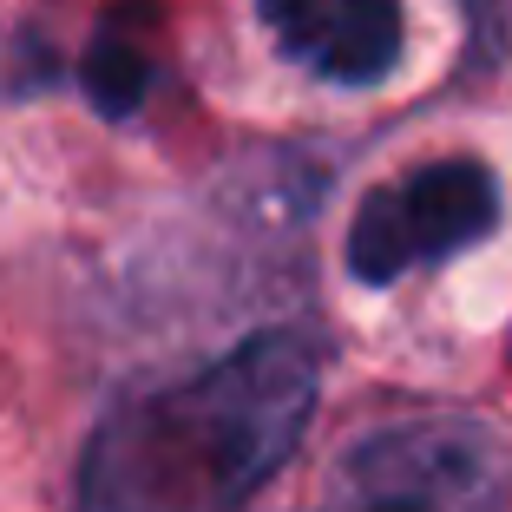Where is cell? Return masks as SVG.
<instances>
[{
    "label": "cell",
    "instance_id": "obj_1",
    "mask_svg": "<svg viewBox=\"0 0 512 512\" xmlns=\"http://www.w3.org/2000/svg\"><path fill=\"white\" fill-rule=\"evenodd\" d=\"M316 394L322 355L296 329L125 394L79 453L73 512H243L302 447Z\"/></svg>",
    "mask_w": 512,
    "mask_h": 512
},
{
    "label": "cell",
    "instance_id": "obj_2",
    "mask_svg": "<svg viewBox=\"0 0 512 512\" xmlns=\"http://www.w3.org/2000/svg\"><path fill=\"white\" fill-rule=\"evenodd\" d=\"M309 512H512V447L467 414L375 427L329 467Z\"/></svg>",
    "mask_w": 512,
    "mask_h": 512
},
{
    "label": "cell",
    "instance_id": "obj_3",
    "mask_svg": "<svg viewBox=\"0 0 512 512\" xmlns=\"http://www.w3.org/2000/svg\"><path fill=\"white\" fill-rule=\"evenodd\" d=\"M499 224V184L473 158H440V165L407 171L401 184H381L355 211L348 230V270L362 283H394V276L440 263L493 237Z\"/></svg>",
    "mask_w": 512,
    "mask_h": 512
},
{
    "label": "cell",
    "instance_id": "obj_4",
    "mask_svg": "<svg viewBox=\"0 0 512 512\" xmlns=\"http://www.w3.org/2000/svg\"><path fill=\"white\" fill-rule=\"evenodd\" d=\"M283 60L329 86H381L401 60V0H256Z\"/></svg>",
    "mask_w": 512,
    "mask_h": 512
},
{
    "label": "cell",
    "instance_id": "obj_5",
    "mask_svg": "<svg viewBox=\"0 0 512 512\" xmlns=\"http://www.w3.org/2000/svg\"><path fill=\"white\" fill-rule=\"evenodd\" d=\"M79 79H86V99L106 112V119H132V112L145 106V92H151V60H145V46L125 40V20L99 27V40H92Z\"/></svg>",
    "mask_w": 512,
    "mask_h": 512
}]
</instances>
